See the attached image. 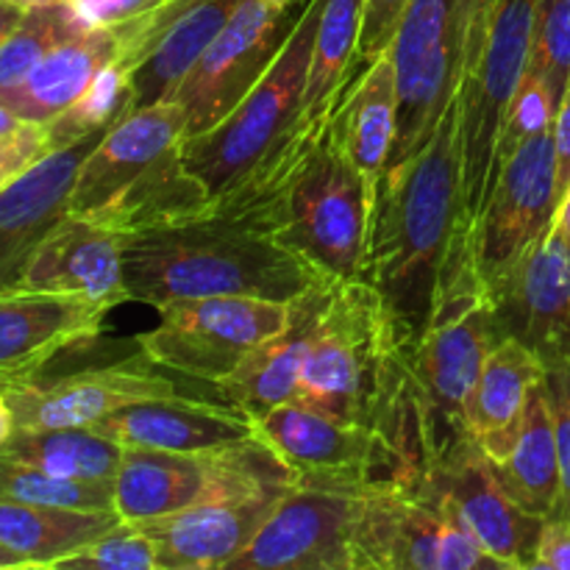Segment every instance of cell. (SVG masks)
Masks as SVG:
<instances>
[{"mask_svg":"<svg viewBox=\"0 0 570 570\" xmlns=\"http://www.w3.org/2000/svg\"><path fill=\"white\" fill-rule=\"evenodd\" d=\"M471 267L462 215V100L421 150L379 184L362 278L376 287L406 354L445 287Z\"/></svg>","mask_w":570,"mask_h":570,"instance_id":"6da1fadb","label":"cell"},{"mask_svg":"<svg viewBox=\"0 0 570 570\" xmlns=\"http://www.w3.org/2000/svg\"><path fill=\"white\" fill-rule=\"evenodd\" d=\"M122 276L128 298L154 309L220 295L298 304L334 284L273 234L217 217H189L126 237Z\"/></svg>","mask_w":570,"mask_h":570,"instance_id":"7a4b0ae2","label":"cell"},{"mask_svg":"<svg viewBox=\"0 0 570 570\" xmlns=\"http://www.w3.org/2000/svg\"><path fill=\"white\" fill-rule=\"evenodd\" d=\"M187 115L176 100L128 109L78 170L70 215L131 234L193 217L209 200L184 165Z\"/></svg>","mask_w":570,"mask_h":570,"instance_id":"3957f363","label":"cell"},{"mask_svg":"<svg viewBox=\"0 0 570 570\" xmlns=\"http://www.w3.org/2000/svg\"><path fill=\"white\" fill-rule=\"evenodd\" d=\"M490 3L493 0L406 3L390 45L399 87V126L387 170L421 150L438 128L440 117L454 104Z\"/></svg>","mask_w":570,"mask_h":570,"instance_id":"277c9868","label":"cell"},{"mask_svg":"<svg viewBox=\"0 0 570 570\" xmlns=\"http://www.w3.org/2000/svg\"><path fill=\"white\" fill-rule=\"evenodd\" d=\"M323 0H309L284 33L259 81L217 126L184 139V165L217 195L250 170L298 120Z\"/></svg>","mask_w":570,"mask_h":570,"instance_id":"5b68a950","label":"cell"},{"mask_svg":"<svg viewBox=\"0 0 570 570\" xmlns=\"http://www.w3.org/2000/svg\"><path fill=\"white\" fill-rule=\"evenodd\" d=\"M543 0H493L460 87L465 239L495 181V145L512 95L532 59Z\"/></svg>","mask_w":570,"mask_h":570,"instance_id":"8992f818","label":"cell"},{"mask_svg":"<svg viewBox=\"0 0 570 570\" xmlns=\"http://www.w3.org/2000/svg\"><path fill=\"white\" fill-rule=\"evenodd\" d=\"M373 206L362 176L326 131L289 181L271 232L332 282H348L362 278Z\"/></svg>","mask_w":570,"mask_h":570,"instance_id":"52a82bcc","label":"cell"},{"mask_svg":"<svg viewBox=\"0 0 570 570\" xmlns=\"http://www.w3.org/2000/svg\"><path fill=\"white\" fill-rule=\"evenodd\" d=\"M499 340L490 295L468 267L445 287L438 309L406 354L417 404L426 417L432 460L445 445L465 438L462 406Z\"/></svg>","mask_w":570,"mask_h":570,"instance_id":"ba28073f","label":"cell"},{"mask_svg":"<svg viewBox=\"0 0 570 570\" xmlns=\"http://www.w3.org/2000/svg\"><path fill=\"white\" fill-rule=\"evenodd\" d=\"M354 570H507L429 484L362 493Z\"/></svg>","mask_w":570,"mask_h":570,"instance_id":"9c48e42d","label":"cell"},{"mask_svg":"<svg viewBox=\"0 0 570 570\" xmlns=\"http://www.w3.org/2000/svg\"><path fill=\"white\" fill-rule=\"evenodd\" d=\"M298 304L254 295L176 301L156 309L159 326L139 334L137 345L154 365L217 384L250 351L287 332Z\"/></svg>","mask_w":570,"mask_h":570,"instance_id":"30bf717a","label":"cell"},{"mask_svg":"<svg viewBox=\"0 0 570 570\" xmlns=\"http://www.w3.org/2000/svg\"><path fill=\"white\" fill-rule=\"evenodd\" d=\"M256 438L265 440L301 484L365 490L404 488L406 468L395 445L379 429L345 421L304 401H289L256 417Z\"/></svg>","mask_w":570,"mask_h":570,"instance_id":"8fae6325","label":"cell"},{"mask_svg":"<svg viewBox=\"0 0 570 570\" xmlns=\"http://www.w3.org/2000/svg\"><path fill=\"white\" fill-rule=\"evenodd\" d=\"M557 161L551 131L527 139L499 167L482 215L468 234L473 276L484 293L495 287L554 226Z\"/></svg>","mask_w":570,"mask_h":570,"instance_id":"7c38bea8","label":"cell"},{"mask_svg":"<svg viewBox=\"0 0 570 570\" xmlns=\"http://www.w3.org/2000/svg\"><path fill=\"white\" fill-rule=\"evenodd\" d=\"M360 490L295 484L226 570H354Z\"/></svg>","mask_w":570,"mask_h":570,"instance_id":"4fadbf2b","label":"cell"},{"mask_svg":"<svg viewBox=\"0 0 570 570\" xmlns=\"http://www.w3.org/2000/svg\"><path fill=\"white\" fill-rule=\"evenodd\" d=\"M287 28L284 11L267 0H239L223 31L167 98L187 115V137L217 126L248 95L282 48Z\"/></svg>","mask_w":570,"mask_h":570,"instance_id":"5bb4252c","label":"cell"},{"mask_svg":"<svg viewBox=\"0 0 570 570\" xmlns=\"http://www.w3.org/2000/svg\"><path fill=\"white\" fill-rule=\"evenodd\" d=\"M417 482L445 495L479 546L507 570H532L546 518L523 510L507 493L484 451L468 434L445 445Z\"/></svg>","mask_w":570,"mask_h":570,"instance_id":"9a60e30c","label":"cell"},{"mask_svg":"<svg viewBox=\"0 0 570 570\" xmlns=\"http://www.w3.org/2000/svg\"><path fill=\"white\" fill-rule=\"evenodd\" d=\"M239 0H165L122 20L120 61L131 78V106L161 104L223 31Z\"/></svg>","mask_w":570,"mask_h":570,"instance_id":"2e32d148","label":"cell"},{"mask_svg":"<svg viewBox=\"0 0 570 570\" xmlns=\"http://www.w3.org/2000/svg\"><path fill=\"white\" fill-rule=\"evenodd\" d=\"M488 295L501 337L532 348L546 371L570 365V248L554 226Z\"/></svg>","mask_w":570,"mask_h":570,"instance_id":"e0dca14e","label":"cell"},{"mask_svg":"<svg viewBox=\"0 0 570 570\" xmlns=\"http://www.w3.org/2000/svg\"><path fill=\"white\" fill-rule=\"evenodd\" d=\"M289 490L267 488L254 493L209 495L170 515L150 518L134 527L154 540L159 570H226L234 557L248 549Z\"/></svg>","mask_w":570,"mask_h":570,"instance_id":"ac0fdd59","label":"cell"},{"mask_svg":"<svg viewBox=\"0 0 570 570\" xmlns=\"http://www.w3.org/2000/svg\"><path fill=\"white\" fill-rule=\"evenodd\" d=\"M111 309L81 293H0V387L33 379L61 351L98 337Z\"/></svg>","mask_w":570,"mask_h":570,"instance_id":"d6986e66","label":"cell"},{"mask_svg":"<svg viewBox=\"0 0 570 570\" xmlns=\"http://www.w3.org/2000/svg\"><path fill=\"white\" fill-rule=\"evenodd\" d=\"M106 128L50 150L0 189V293L20 287L22 271L45 237L70 215L78 170Z\"/></svg>","mask_w":570,"mask_h":570,"instance_id":"ffe728a7","label":"cell"},{"mask_svg":"<svg viewBox=\"0 0 570 570\" xmlns=\"http://www.w3.org/2000/svg\"><path fill=\"white\" fill-rule=\"evenodd\" d=\"M14 412L17 429L92 426L100 417L145 399H161L176 393L170 379L154 371L120 362L109 367L70 373L53 382H26L0 387Z\"/></svg>","mask_w":570,"mask_h":570,"instance_id":"44dd1931","label":"cell"},{"mask_svg":"<svg viewBox=\"0 0 570 570\" xmlns=\"http://www.w3.org/2000/svg\"><path fill=\"white\" fill-rule=\"evenodd\" d=\"M122 250L126 234L87 217L67 215L33 250L22 271L20 289L81 293L117 309L131 301L122 276Z\"/></svg>","mask_w":570,"mask_h":570,"instance_id":"7402d4cb","label":"cell"},{"mask_svg":"<svg viewBox=\"0 0 570 570\" xmlns=\"http://www.w3.org/2000/svg\"><path fill=\"white\" fill-rule=\"evenodd\" d=\"M92 426L122 449L161 451H209L256 434L254 417L237 406L181 399L176 393L134 401Z\"/></svg>","mask_w":570,"mask_h":570,"instance_id":"603a6c76","label":"cell"},{"mask_svg":"<svg viewBox=\"0 0 570 570\" xmlns=\"http://www.w3.org/2000/svg\"><path fill=\"white\" fill-rule=\"evenodd\" d=\"M217 468V449H126L111 479L115 512L122 523H142L184 510L212 495Z\"/></svg>","mask_w":570,"mask_h":570,"instance_id":"cb8c5ba5","label":"cell"},{"mask_svg":"<svg viewBox=\"0 0 570 570\" xmlns=\"http://www.w3.org/2000/svg\"><path fill=\"white\" fill-rule=\"evenodd\" d=\"M546 379V365L532 348L501 337L484 360L476 384L462 406V432L499 460L521 429L529 395Z\"/></svg>","mask_w":570,"mask_h":570,"instance_id":"d4e9b609","label":"cell"},{"mask_svg":"<svg viewBox=\"0 0 570 570\" xmlns=\"http://www.w3.org/2000/svg\"><path fill=\"white\" fill-rule=\"evenodd\" d=\"M395 126H399V87H395L393 59L387 53L365 65V70L348 83L328 122L334 145L360 173L373 200L393 154Z\"/></svg>","mask_w":570,"mask_h":570,"instance_id":"484cf974","label":"cell"},{"mask_svg":"<svg viewBox=\"0 0 570 570\" xmlns=\"http://www.w3.org/2000/svg\"><path fill=\"white\" fill-rule=\"evenodd\" d=\"M122 39L126 33L120 22L87 28L67 42L56 45L17 87L0 92V100L22 120L45 126L70 109L106 65L120 59Z\"/></svg>","mask_w":570,"mask_h":570,"instance_id":"4316f807","label":"cell"},{"mask_svg":"<svg viewBox=\"0 0 570 570\" xmlns=\"http://www.w3.org/2000/svg\"><path fill=\"white\" fill-rule=\"evenodd\" d=\"M507 493L540 518L554 515L562 495L560 451L546 379L529 395L521 429L499 460H488Z\"/></svg>","mask_w":570,"mask_h":570,"instance_id":"83f0119b","label":"cell"},{"mask_svg":"<svg viewBox=\"0 0 570 570\" xmlns=\"http://www.w3.org/2000/svg\"><path fill=\"white\" fill-rule=\"evenodd\" d=\"M365 6L367 0H323L304 104L295 120L309 131H326L340 98L354 81V67L360 65L356 53H360L362 26H365Z\"/></svg>","mask_w":570,"mask_h":570,"instance_id":"f1b7e54d","label":"cell"},{"mask_svg":"<svg viewBox=\"0 0 570 570\" xmlns=\"http://www.w3.org/2000/svg\"><path fill=\"white\" fill-rule=\"evenodd\" d=\"M120 523L115 510H67L0 501V543L28 560L31 568H56Z\"/></svg>","mask_w":570,"mask_h":570,"instance_id":"f546056e","label":"cell"},{"mask_svg":"<svg viewBox=\"0 0 570 570\" xmlns=\"http://www.w3.org/2000/svg\"><path fill=\"white\" fill-rule=\"evenodd\" d=\"M321 295V293H317ZM312 298L298 304V317L284 334H278L271 343L250 351L237 371L228 373L217 382V390L232 406L243 410L245 415L256 417L267 415L276 406L298 401L301 390V367H304V340L309 326Z\"/></svg>","mask_w":570,"mask_h":570,"instance_id":"4dcf8cb0","label":"cell"},{"mask_svg":"<svg viewBox=\"0 0 570 570\" xmlns=\"http://www.w3.org/2000/svg\"><path fill=\"white\" fill-rule=\"evenodd\" d=\"M122 445L95 426L14 429L0 456L28 462L76 482H111L120 468Z\"/></svg>","mask_w":570,"mask_h":570,"instance_id":"1f68e13d","label":"cell"},{"mask_svg":"<svg viewBox=\"0 0 570 570\" xmlns=\"http://www.w3.org/2000/svg\"><path fill=\"white\" fill-rule=\"evenodd\" d=\"M87 28L67 0H39L28 6L9 39L0 45V92L17 87L42 56Z\"/></svg>","mask_w":570,"mask_h":570,"instance_id":"d6a6232c","label":"cell"},{"mask_svg":"<svg viewBox=\"0 0 570 570\" xmlns=\"http://www.w3.org/2000/svg\"><path fill=\"white\" fill-rule=\"evenodd\" d=\"M0 501L67 510H115L111 482H76L28 462L0 456Z\"/></svg>","mask_w":570,"mask_h":570,"instance_id":"836d02e7","label":"cell"},{"mask_svg":"<svg viewBox=\"0 0 570 570\" xmlns=\"http://www.w3.org/2000/svg\"><path fill=\"white\" fill-rule=\"evenodd\" d=\"M134 109L131 106V78L120 61H111L104 70L95 76L87 92L76 100L67 111L45 122L48 131V148L59 150L67 145L78 142V139L89 137V134L109 128L122 111Z\"/></svg>","mask_w":570,"mask_h":570,"instance_id":"e575fe53","label":"cell"},{"mask_svg":"<svg viewBox=\"0 0 570 570\" xmlns=\"http://www.w3.org/2000/svg\"><path fill=\"white\" fill-rule=\"evenodd\" d=\"M557 100L551 95L549 83L543 81V76L534 70H527L521 87L512 95L510 106L504 111V120H501L499 131V145H495V176H499V167L521 148L527 139L538 137V134L551 131L557 117Z\"/></svg>","mask_w":570,"mask_h":570,"instance_id":"d590c367","label":"cell"},{"mask_svg":"<svg viewBox=\"0 0 570 570\" xmlns=\"http://www.w3.org/2000/svg\"><path fill=\"white\" fill-rule=\"evenodd\" d=\"M529 70L543 76L560 104L570 83V0H543Z\"/></svg>","mask_w":570,"mask_h":570,"instance_id":"8d00e7d4","label":"cell"},{"mask_svg":"<svg viewBox=\"0 0 570 570\" xmlns=\"http://www.w3.org/2000/svg\"><path fill=\"white\" fill-rule=\"evenodd\" d=\"M65 570H159L156 546L134 523H120L78 554L61 560Z\"/></svg>","mask_w":570,"mask_h":570,"instance_id":"74e56055","label":"cell"},{"mask_svg":"<svg viewBox=\"0 0 570 570\" xmlns=\"http://www.w3.org/2000/svg\"><path fill=\"white\" fill-rule=\"evenodd\" d=\"M410 0H367L365 6V26H362L360 39V65H371L379 56L390 53L399 22L404 17V9Z\"/></svg>","mask_w":570,"mask_h":570,"instance_id":"f35d334b","label":"cell"},{"mask_svg":"<svg viewBox=\"0 0 570 570\" xmlns=\"http://www.w3.org/2000/svg\"><path fill=\"white\" fill-rule=\"evenodd\" d=\"M546 390H549L551 417H554V434H557V451H560V471H562V504L570 501V390L562 371H546ZM554 510V512H557Z\"/></svg>","mask_w":570,"mask_h":570,"instance_id":"ab89813d","label":"cell"},{"mask_svg":"<svg viewBox=\"0 0 570 570\" xmlns=\"http://www.w3.org/2000/svg\"><path fill=\"white\" fill-rule=\"evenodd\" d=\"M45 154H50L45 126L42 122H26V128H22L9 145L0 148V189H3L11 178L20 176L22 170H28L33 161L42 159Z\"/></svg>","mask_w":570,"mask_h":570,"instance_id":"60d3db41","label":"cell"},{"mask_svg":"<svg viewBox=\"0 0 570 570\" xmlns=\"http://www.w3.org/2000/svg\"><path fill=\"white\" fill-rule=\"evenodd\" d=\"M159 3H165V0H72V9L89 28H95L131 20L142 11L156 9Z\"/></svg>","mask_w":570,"mask_h":570,"instance_id":"b9f144b4","label":"cell"},{"mask_svg":"<svg viewBox=\"0 0 570 570\" xmlns=\"http://www.w3.org/2000/svg\"><path fill=\"white\" fill-rule=\"evenodd\" d=\"M532 570H570V523L546 518Z\"/></svg>","mask_w":570,"mask_h":570,"instance_id":"7bdbcfd3","label":"cell"},{"mask_svg":"<svg viewBox=\"0 0 570 570\" xmlns=\"http://www.w3.org/2000/svg\"><path fill=\"white\" fill-rule=\"evenodd\" d=\"M551 139H554V161H557V198L570 189V83L557 106L554 126H551Z\"/></svg>","mask_w":570,"mask_h":570,"instance_id":"ee69618b","label":"cell"},{"mask_svg":"<svg viewBox=\"0 0 570 570\" xmlns=\"http://www.w3.org/2000/svg\"><path fill=\"white\" fill-rule=\"evenodd\" d=\"M26 9H28V6L14 3V0H0V45L9 39V33L14 31L17 22L22 20Z\"/></svg>","mask_w":570,"mask_h":570,"instance_id":"f6af8a7d","label":"cell"},{"mask_svg":"<svg viewBox=\"0 0 570 570\" xmlns=\"http://www.w3.org/2000/svg\"><path fill=\"white\" fill-rule=\"evenodd\" d=\"M28 120H22V117H17L14 111L9 109V106L3 104V100H0V148H3V145H9L11 139L17 137V134L22 131V126H26Z\"/></svg>","mask_w":570,"mask_h":570,"instance_id":"bcb514c9","label":"cell"},{"mask_svg":"<svg viewBox=\"0 0 570 570\" xmlns=\"http://www.w3.org/2000/svg\"><path fill=\"white\" fill-rule=\"evenodd\" d=\"M17 423H14V412H11V404L9 399H6V393L0 390V451H3V445L9 443V438L14 434Z\"/></svg>","mask_w":570,"mask_h":570,"instance_id":"7dc6e473","label":"cell"},{"mask_svg":"<svg viewBox=\"0 0 570 570\" xmlns=\"http://www.w3.org/2000/svg\"><path fill=\"white\" fill-rule=\"evenodd\" d=\"M554 232L560 234L562 239L568 243L570 248V189L566 195H562L560 206H557V215H554Z\"/></svg>","mask_w":570,"mask_h":570,"instance_id":"c3c4849f","label":"cell"},{"mask_svg":"<svg viewBox=\"0 0 570 570\" xmlns=\"http://www.w3.org/2000/svg\"><path fill=\"white\" fill-rule=\"evenodd\" d=\"M9 568H31V566H28V560H22L20 554H14L9 546L0 543V570H9Z\"/></svg>","mask_w":570,"mask_h":570,"instance_id":"681fc988","label":"cell"},{"mask_svg":"<svg viewBox=\"0 0 570 570\" xmlns=\"http://www.w3.org/2000/svg\"><path fill=\"white\" fill-rule=\"evenodd\" d=\"M551 518H562V521H568V523H570V501H568V504H562L560 510H557L554 515H551Z\"/></svg>","mask_w":570,"mask_h":570,"instance_id":"f907efd6","label":"cell"},{"mask_svg":"<svg viewBox=\"0 0 570 570\" xmlns=\"http://www.w3.org/2000/svg\"><path fill=\"white\" fill-rule=\"evenodd\" d=\"M267 3L276 6V9H282V11H287L289 6H293V0H267Z\"/></svg>","mask_w":570,"mask_h":570,"instance_id":"816d5d0a","label":"cell"},{"mask_svg":"<svg viewBox=\"0 0 570 570\" xmlns=\"http://www.w3.org/2000/svg\"><path fill=\"white\" fill-rule=\"evenodd\" d=\"M557 371L566 373V382H568V390H570V365L568 367H557Z\"/></svg>","mask_w":570,"mask_h":570,"instance_id":"f5cc1de1","label":"cell"},{"mask_svg":"<svg viewBox=\"0 0 570 570\" xmlns=\"http://www.w3.org/2000/svg\"><path fill=\"white\" fill-rule=\"evenodd\" d=\"M14 3H22V6H31V3H39V0H14Z\"/></svg>","mask_w":570,"mask_h":570,"instance_id":"db71d44e","label":"cell"},{"mask_svg":"<svg viewBox=\"0 0 570 570\" xmlns=\"http://www.w3.org/2000/svg\"><path fill=\"white\" fill-rule=\"evenodd\" d=\"M67 3H72V0H67Z\"/></svg>","mask_w":570,"mask_h":570,"instance_id":"11a10c76","label":"cell"}]
</instances>
